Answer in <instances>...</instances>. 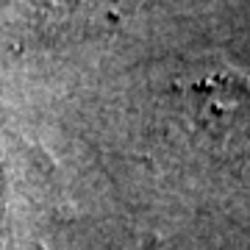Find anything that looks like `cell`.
Returning <instances> with one entry per match:
<instances>
[{
	"mask_svg": "<svg viewBox=\"0 0 250 250\" xmlns=\"http://www.w3.org/2000/svg\"><path fill=\"white\" fill-rule=\"evenodd\" d=\"M108 3H131V0H36L34 14L39 20H50L53 25H67L72 14H86V11H103Z\"/></svg>",
	"mask_w": 250,
	"mask_h": 250,
	"instance_id": "cell-1",
	"label": "cell"
}]
</instances>
